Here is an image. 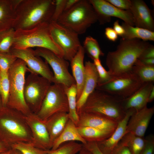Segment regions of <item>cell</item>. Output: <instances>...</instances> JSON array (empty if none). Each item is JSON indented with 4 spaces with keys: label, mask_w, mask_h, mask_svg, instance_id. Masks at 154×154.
Here are the masks:
<instances>
[{
    "label": "cell",
    "mask_w": 154,
    "mask_h": 154,
    "mask_svg": "<svg viewBox=\"0 0 154 154\" xmlns=\"http://www.w3.org/2000/svg\"><path fill=\"white\" fill-rule=\"evenodd\" d=\"M66 89V87L61 84H51L39 111L36 114L39 117L45 121L56 113H68L69 107Z\"/></svg>",
    "instance_id": "obj_9"
},
{
    "label": "cell",
    "mask_w": 154,
    "mask_h": 154,
    "mask_svg": "<svg viewBox=\"0 0 154 154\" xmlns=\"http://www.w3.org/2000/svg\"><path fill=\"white\" fill-rule=\"evenodd\" d=\"M51 83L46 78L30 73L25 79L24 96L31 113L37 114Z\"/></svg>",
    "instance_id": "obj_10"
},
{
    "label": "cell",
    "mask_w": 154,
    "mask_h": 154,
    "mask_svg": "<svg viewBox=\"0 0 154 154\" xmlns=\"http://www.w3.org/2000/svg\"><path fill=\"white\" fill-rule=\"evenodd\" d=\"M77 127L81 136L86 142L102 141L109 138L114 132L88 126Z\"/></svg>",
    "instance_id": "obj_27"
},
{
    "label": "cell",
    "mask_w": 154,
    "mask_h": 154,
    "mask_svg": "<svg viewBox=\"0 0 154 154\" xmlns=\"http://www.w3.org/2000/svg\"><path fill=\"white\" fill-rule=\"evenodd\" d=\"M145 139L143 147L140 154H154V136L150 134Z\"/></svg>",
    "instance_id": "obj_39"
},
{
    "label": "cell",
    "mask_w": 154,
    "mask_h": 154,
    "mask_svg": "<svg viewBox=\"0 0 154 154\" xmlns=\"http://www.w3.org/2000/svg\"><path fill=\"white\" fill-rule=\"evenodd\" d=\"M105 34L106 38L109 40L115 41L117 39L118 35L114 29L110 27L106 28Z\"/></svg>",
    "instance_id": "obj_44"
},
{
    "label": "cell",
    "mask_w": 154,
    "mask_h": 154,
    "mask_svg": "<svg viewBox=\"0 0 154 154\" xmlns=\"http://www.w3.org/2000/svg\"><path fill=\"white\" fill-rule=\"evenodd\" d=\"M83 145L76 141L63 143L56 149L49 150L48 154H77L82 149Z\"/></svg>",
    "instance_id": "obj_33"
},
{
    "label": "cell",
    "mask_w": 154,
    "mask_h": 154,
    "mask_svg": "<svg viewBox=\"0 0 154 154\" xmlns=\"http://www.w3.org/2000/svg\"><path fill=\"white\" fill-rule=\"evenodd\" d=\"M154 114V107L147 106L135 112L130 117L127 123L125 134L130 133L143 137Z\"/></svg>",
    "instance_id": "obj_16"
},
{
    "label": "cell",
    "mask_w": 154,
    "mask_h": 154,
    "mask_svg": "<svg viewBox=\"0 0 154 154\" xmlns=\"http://www.w3.org/2000/svg\"><path fill=\"white\" fill-rule=\"evenodd\" d=\"M149 58H154V46L151 44L143 52L138 59Z\"/></svg>",
    "instance_id": "obj_43"
},
{
    "label": "cell",
    "mask_w": 154,
    "mask_h": 154,
    "mask_svg": "<svg viewBox=\"0 0 154 154\" xmlns=\"http://www.w3.org/2000/svg\"><path fill=\"white\" fill-rule=\"evenodd\" d=\"M126 146L131 154H140L144 145L145 139L130 133L125 134L120 141Z\"/></svg>",
    "instance_id": "obj_29"
},
{
    "label": "cell",
    "mask_w": 154,
    "mask_h": 154,
    "mask_svg": "<svg viewBox=\"0 0 154 154\" xmlns=\"http://www.w3.org/2000/svg\"><path fill=\"white\" fill-rule=\"evenodd\" d=\"M50 23H42L29 29L15 30L14 42L12 48L17 49L43 48L64 58L63 51L54 42L51 35Z\"/></svg>",
    "instance_id": "obj_4"
},
{
    "label": "cell",
    "mask_w": 154,
    "mask_h": 154,
    "mask_svg": "<svg viewBox=\"0 0 154 154\" xmlns=\"http://www.w3.org/2000/svg\"><path fill=\"white\" fill-rule=\"evenodd\" d=\"M21 0H0V32L13 28L16 8Z\"/></svg>",
    "instance_id": "obj_23"
},
{
    "label": "cell",
    "mask_w": 154,
    "mask_h": 154,
    "mask_svg": "<svg viewBox=\"0 0 154 154\" xmlns=\"http://www.w3.org/2000/svg\"><path fill=\"white\" fill-rule=\"evenodd\" d=\"M84 146L92 154H104L99 149L97 143L94 142H87Z\"/></svg>",
    "instance_id": "obj_41"
},
{
    "label": "cell",
    "mask_w": 154,
    "mask_h": 154,
    "mask_svg": "<svg viewBox=\"0 0 154 154\" xmlns=\"http://www.w3.org/2000/svg\"><path fill=\"white\" fill-rule=\"evenodd\" d=\"M154 100V87L153 88L149 94L148 99V103H151Z\"/></svg>",
    "instance_id": "obj_48"
},
{
    "label": "cell",
    "mask_w": 154,
    "mask_h": 154,
    "mask_svg": "<svg viewBox=\"0 0 154 154\" xmlns=\"http://www.w3.org/2000/svg\"><path fill=\"white\" fill-rule=\"evenodd\" d=\"M135 111L131 109L126 111L124 118L118 124L111 136L108 138L97 143L98 146L104 154H112L113 150L125 134L126 127L129 120Z\"/></svg>",
    "instance_id": "obj_18"
},
{
    "label": "cell",
    "mask_w": 154,
    "mask_h": 154,
    "mask_svg": "<svg viewBox=\"0 0 154 154\" xmlns=\"http://www.w3.org/2000/svg\"><path fill=\"white\" fill-rule=\"evenodd\" d=\"M144 83L131 71L112 76L106 83L97 85L96 89L123 100L131 95Z\"/></svg>",
    "instance_id": "obj_8"
},
{
    "label": "cell",
    "mask_w": 154,
    "mask_h": 154,
    "mask_svg": "<svg viewBox=\"0 0 154 154\" xmlns=\"http://www.w3.org/2000/svg\"><path fill=\"white\" fill-rule=\"evenodd\" d=\"M17 58L10 52L0 53V72L7 73Z\"/></svg>",
    "instance_id": "obj_36"
},
{
    "label": "cell",
    "mask_w": 154,
    "mask_h": 154,
    "mask_svg": "<svg viewBox=\"0 0 154 154\" xmlns=\"http://www.w3.org/2000/svg\"><path fill=\"white\" fill-rule=\"evenodd\" d=\"M66 0H55L54 10L51 21L57 22L64 11Z\"/></svg>",
    "instance_id": "obj_38"
},
{
    "label": "cell",
    "mask_w": 154,
    "mask_h": 154,
    "mask_svg": "<svg viewBox=\"0 0 154 154\" xmlns=\"http://www.w3.org/2000/svg\"><path fill=\"white\" fill-rule=\"evenodd\" d=\"M69 141L79 142L83 145L87 142L81 136L76 124L70 119L61 133L53 143L51 150H55L63 143Z\"/></svg>",
    "instance_id": "obj_25"
},
{
    "label": "cell",
    "mask_w": 154,
    "mask_h": 154,
    "mask_svg": "<svg viewBox=\"0 0 154 154\" xmlns=\"http://www.w3.org/2000/svg\"><path fill=\"white\" fill-rule=\"evenodd\" d=\"M115 7L121 10H129L131 5L129 0H106Z\"/></svg>",
    "instance_id": "obj_40"
},
{
    "label": "cell",
    "mask_w": 154,
    "mask_h": 154,
    "mask_svg": "<svg viewBox=\"0 0 154 154\" xmlns=\"http://www.w3.org/2000/svg\"><path fill=\"white\" fill-rule=\"evenodd\" d=\"M66 91L68 104L69 117L76 125L78 121V116L76 108L77 90L76 84L66 88Z\"/></svg>",
    "instance_id": "obj_30"
},
{
    "label": "cell",
    "mask_w": 154,
    "mask_h": 154,
    "mask_svg": "<svg viewBox=\"0 0 154 154\" xmlns=\"http://www.w3.org/2000/svg\"><path fill=\"white\" fill-rule=\"evenodd\" d=\"M153 87L154 82L144 83L130 96L122 100V106L125 110L133 109L136 112L147 106L149 94Z\"/></svg>",
    "instance_id": "obj_20"
},
{
    "label": "cell",
    "mask_w": 154,
    "mask_h": 154,
    "mask_svg": "<svg viewBox=\"0 0 154 154\" xmlns=\"http://www.w3.org/2000/svg\"><path fill=\"white\" fill-rule=\"evenodd\" d=\"M15 31L11 28L0 32V53L10 52L14 42Z\"/></svg>",
    "instance_id": "obj_32"
},
{
    "label": "cell",
    "mask_w": 154,
    "mask_h": 154,
    "mask_svg": "<svg viewBox=\"0 0 154 154\" xmlns=\"http://www.w3.org/2000/svg\"><path fill=\"white\" fill-rule=\"evenodd\" d=\"M97 21L96 14L89 1L79 0L70 9L64 11L56 22L78 35L85 33Z\"/></svg>",
    "instance_id": "obj_6"
},
{
    "label": "cell",
    "mask_w": 154,
    "mask_h": 154,
    "mask_svg": "<svg viewBox=\"0 0 154 154\" xmlns=\"http://www.w3.org/2000/svg\"><path fill=\"white\" fill-rule=\"evenodd\" d=\"M54 7V0H21L16 8L13 28L27 30L50 23Z\"/></svg>",
    "instance_id": "obj_3"
},
{
    "label": "cell",
    "mask_w": 154,
    "mask_h": 154,
    "mask_svg": "<svg viewBox=\"0 0 154 154\" xmlns=\"http://www.w3.org/2000/svg\"><path fill=\"white\" fill-rule=\"evenodd\" d=\"M85 51L82 45L75 56L70 61L73 76L77 90V101L82 92L86 77L84 59Z\"/></svg>",
    "instance_id": "obj_22"
},
{
    "label": "cell",
    "mask_w": 154,
    "mask_h": 154,
    "mask_svg": "<svg viewBox=\"0 0 154 154\" xmlns=\"http://www.w3.org/2000/svg\"><path fill=\"white\" fill-rule=\"evenodd\" d=\"M0 154H10V149L5 152L0 153Z\"/></svg>",
    "instance_id": "obj_52"
},
{
    "label": "cell",
    "mask_w": 154,
    "mask_h": 154,
    "mask_svg": "<svg viewBox=\"0 0 154 154\" xmlns=\"http://www.w3.org/2000/svg\"><path fill=\"white\" fill-rule=\"evenodd\" d=\"M112 154H131V153L127 147L119 141L113 150Z\"/></svg>",
    "instance_id": "obj_42"
},
{
    "label": "cell",
    "mask_w": 154,
    "mask_h": 154,
    "mask_svg": "<svg viewBox=\"0 0 154 154\" xmlns=\"http://www.w3.org/2000/svg\"><path fill=\"white\" fill-rule=\"evenodd\" d=\"M139 60L146 65L150 66L154 65V58H145Z\"/></svg>",
    "instance_id": "obj_47"
},
{
    "label": "cell",
    "mask_w": 154,
    "mask_h": 154,
    "mask_svg": "<svg viewBox=\"0 0 154 154\" xmlns=\"http://www.w3.org/2000/svg\"><path fill=\"white\" fill-rule=\"evenodd\" d=\"M82 46L85 52H86L93 60L99 59L100 56L104 55L97 40L91 36H88L86 37Z\"/></svg>",
    "instance_id": "obj_31"
},
{
    "label": "cell",
    "mask_w": 154,
    "mask_h": 154,
    "mask_svg": "<svg viewBox=\"0 0 154 154\" xmlns=\"http://www.w3.org/2000/svg\"><path fill=\"white\" fill-rule=\"evenodd\" d=\"M77 154H92V153L83 146L82 149Z\"/></svg>",
    "instance_id": "obj_50"
},
{
    "label": "cell",
    "mask_w": 154,
    "mask_h": 154,
    "mask_svg": "<svg viewBox=\"0 0 154 154\" xmlns=\"http://www.w3.org/2000/svg\"><path fill=\"white\" fill-rule=\"evenodd\" d=\"M9 149L4 144L0 141V153L5 152Z\"/></svg>",
    "instance_id": "obj_49"
},
{
    "label": "cell",
    "mask_w": 154,
    "mask_h": 154,
    "mask_svg": "<svg viewBox=\"0 0 154 154\" xmlns=\"http://www.w3.org/2000/svg\"><path fill=\"white\" fill-rule=\"evenodd\" d=\"M33 51L35 55L43 58L51 67L53 72L54 84H61L66 88L76 84L73 76L69 71L68 61L47 49L37 48Z\"/></svg>",
    "instance_id": "obj_12"
},
{
    "label": "cell",
    "mask_w": 154,
    "mask_h": 154,
    "mask_svg": "<svg viewBox=\"0 0 154 154\" xmlns=\"http://www.w3.org/2000/svg\"><path fill=\"white\" fill-rule=\"evenodd\" d=\"M86 77L82 94L77 101V112L81 110L90 95L96 89L98 85V76L93 62L86 61L84 64Z\"/></svg>",
    "instance_id": "obj_21"
},
{
    "label": "cell",
    "mask_w": 154,
    "mask_h": 154,
    "mask_svg": "<svg viewBox=\"0 0 154 154\" xmlns=\"http://www.w3.org/2000/svg\"><path fill=\"white\" fill-rule=\"evenodd\" d=\"M28 71L25 62L17 58L8 72L10 89L6 106L25 116L31 113L26 103L24 96L25 74Z\"/></svg>",
    "instance_id": "obj_7"
},
{
    "label": "cell",
    "mask_w": 154,
    "mask_h": 154,
    "mask_svg": "<svg viewBox=\"0 0 154 154\" xmlns=\"http://www.w3.org/2000/svg\"><path fill=\"white\" fill-rule=\"evenodd\" d=\"M32 141L25 116L7 106H0V141L10 149L19 142Z\"/></svg>",
    "instance_id": "obj_2"
},
{
    "label": "cell",
    "mask_w": 154,
    "mask_h": 154,
    "mask_svg": "<svg viewBox=\"0 0 154 154\" xmlns=\"http://www.w3.org/2000/svg\"><path fill=\"white\" fill-rule=\"evenodd\" d=\"M2 106V105L1 100V96H0V106Z\"/></svg>",
    "instance_id": "obj_53"
},
{
    "label": "cell",
    "mask_w": 154,
    "mask_h": 154,
    "mask_svg": "<svg viewBox=\"0 0 154 154\" xmlns=\"http://www.w3.org/2000/svg\"><path fill=\"white\" fill-rule=\"evenodd\" d=\"M10 154H22V153L18 150L11 148L10 149Z\"/></svg>",
    "instance_id": "obj_51"
},
{
    "label": "cell",
    "mask_w": 154,
    "mask_h": 154,
    "mask_svg": "<svg viewBox=\"0 0 154 154\" xmlns=\"http://www.w3.org/2000/svg\"><path fill=\"white\" fill-rule=\"evenodd\" d=\"M49 27L53 40L63 52L64 58L70 61L81 46L78 35L56 22L51 21Z\"/></svg>",
    "instance_id": "obj_11"
},
{
    "label": "cell",
    "mask_w": 154,
    "mask_h": 154,
    "mask_svg": "<svg viewBox=\"0 0 154 154\" xmlns=\"http://www.w3.org/2000/svg\"><path fill=\"white\" fill-rule=\"evenodd\" d=\"M131 1L129 10L133 17L135 26L154 31V21L146 3L142 0Z\"/></svg>",
    "instance_id": "obj_17"
},
{
    "label": "cell",
    "mask_w": 154,
    "mask_h": 154,
    "mask_svg": "<svg viewBox=\"0 0 154 154\" xmlns=\"http://www.w3.org/2000/svg\"><path fill=\"white\" fill-rule=\"evenodd\" d=\"M113 29L118 35L120 37L124 33V29L122 25L119 24L118 20H116L114 22Z\"/></svg>",
    "instance_id": "obj_45"
},
{
    "label": "cell",
    "mask_w": 154,
    "mask_h": 154,
    "mask_svg": "<svg viewBox=\"0 0 154 154\" xmlns=\"http://www.w3.org/2000/svg\"><path fill=\"white\" fill-rule=\"evenodd\" d=\"M121 100L96 89L77 114L83 112L98 115L118 123L124 118L126 112L122 106Z\"/></svg>",
    "instance_id": "obj_5"
},
{
    "label": "cell",
    "mask_w": 154,
    "mask_h": 154,
    "mask_svg": "<svg viewBox=\"0 0 154 154\" xmlns=\"http://www.w3.org/2000/svg\"><path fill=\"white\" fill-rule=\"evenodd\" d=\"M93 61L98 76L97 85L102 84L108 81L112 76L109 71H107L103 66L100 59L94 60Z\"/></svg>",
    "instance_id": "obj_37"
},
{
    "label": "cell",
    "mask_w": 154,
    "mask_h": 154,
    "mask_svg": "<svg viewBox=\"0 0 154 154\" xmlns=\"http://www.w3.org/2000/svg\"><path fill=\"white\" fill-rule=\"evenodd\" d=\"M11 148L18 150L22 154H48L49 150L39 148L32 143L25 142L16 143L12 146Z\"/></svg>",
    "instance_id": "obj_34"
},
{
    "label": "cell",
    "mask_w": 154,
    "mask_h": 154,
    "mask_svg": "<svg viewBox=\"0 0 154 154\" xmlns=\"http://www.w3.org/2000/svg\"><path fill=\"white\" fill-rule=\"evenodd\" d=\"M10 52L17 58L23 60L26 64L29 71L43 77L51 83H54L53 73L48 64L41 58L35 55L31 48L17 49L11 48Z\"/></svg>",
    "instance_id": "obj_13"
},
{
    "label": "cell",
    "mask_w": 154,
    "mask_h": 154,
    "mask_svg": "<svg viewBox=\"0 0 154 154\" xmlns=\"http://www.w3.org/2000/svg\"><path fill=\"white\" fill-rule=\"evenodd\" d=\"M89 1L94 9L100 24L110 22L111 17H114L122 20L129 25L135 26L133 17L129 10L120 9L106 0Z\"/></svg>",
    "instance_id": "obj_14"
},
{
    "label": "cell",
    "mask_w": 154,
    "mask_h": 154,
    "mask_svg": "<svg viewBox=\"0 0 154 154\" xmlns=\"http://www.w3.org/2000/svg\"><path fill=\"white\" fill-rule=\"evenodd\" d=\"M150 44L139 39L121 38L116 50L108 52L106 64L112 76L131 72L143 52Z\"/></svg>",
    "instance_id": "obj_1"
},
{
    "label": "cell",
    "mask_w": 154,
    "mask_h": 154,
    "mask_svg": "<svg viewBox=\"0 0 154 154\" xmlns=\"http://www.w3.org/2000/svg\"><path fill=\"white\" fill-rule=\"evenodd\" d=\"M25 119L32 134V143L40 149L51 150L52 145L45 121L32 113L25 116Z\"/></svg>",
    "instance_id": "obj_15"
},
{
    "label": "cell",
    "mask_w": 154,
    "mask_h": 154,
    "mask_svg": "<svg viewBox=\"0 0 154 154\" xmlns=\"http://www.w3.org/2000/svg\"><path fill=\"white\" fill-rule=\"evenodd\" d=\"M9 89L10 83L8 72H0V96L3 106H7Z\"/></svg>",
    "instance_id": "obj_35"
},
{
    "label": "cell",
    "mask_w": 154,
    "mask_h": 154,
    "mask_svg": "<svg viewBox=\"0 0 154 154\" xmlns=\"http://www.w3.org/2000/svg\"><path fill=\"white\" fill-rule=\"evenodd\" d=\"M79 0H66L64 11H67L73 6Z\"/></svg>",
    "instance_id": "obj_46"
},
{
    "label": "cell",
    "mask_w": 154,
    "mask_h": 154,
    "mask_svg": "<svg viewBox=\"0 0 154 154\" xmlns=\"http://www.w3.org/2000/svg\"><path fill=\"white\" fill-rule=\"evenodd\" d=\"M131 71L143 83L154 82V65H146L138 59L133 66Z\"/></svg>",
    "instance_id": "obj_28"
},
{
    "label": "cell",
    "mask_w": 154,
    "mask_h": 154,
    "mask_svg": "<svg viewBox=\"0 0 154 154\" xmlns=\"http://www.w3.org/2000/svg\"><path fill=\"white\" fill-rule=\"evenodd\" d=\"M77 127L88 126L114 132L118 123L107 117L96 114L80 112L78 113Z\"/></svg>",
    "instance_id": "obj_19"
},
{
    "label": "cell",
    "mask_w": 154,
    "mask_h": 154,
    "mask_svg": "<svg viewBox=\"0 0 154 154\" xmlns=\"http://www.w3.org/2000/svg\"><path fill=\"white\" fill-rule=\"evenodd\" d=\"M69 119L66 112L56 113L45 121L52 145L61 133Z\"/></svg>",
    "instance_id": "obj_24"
},
{
    "label": "cell",
    "mask_w": 154,
    "mask_h": 154,
    "mask_svg": "<svg viewBox=\"0 0 154 154\" xmlns=\"http://www.w3.org/2000/svg\"><path fill=\"white\" fill-rule=\"evenodd\" d=\"M125 33L122 38L131 39H138L143 41H154V32L147 29L129 25L124 22L122 23Z\"/></svg>",
    "instance_id": "obj_26"
}]
</instances>
